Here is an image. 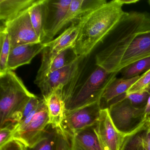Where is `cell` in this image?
<instances>
[{"mask_svg": "<svg viewBox=\"0 0 150 150\" xmlns=\"http://www.w3.org/2000/svg\"><path fill=\"white\" fill-rule=\"evenodd\" d=\"M121 0L107 2L87 14L73 48L77 56L87 57L118 25L126 12Z\"/></svg>", "mask_w": 150, "mask_h": 150, "instance_id": "7a4b0ae2", "label": "cell"}, {"mask_svg": "<svg viewBox=\"0 0 150 150\" xmlns=\"http://www.w3.org/2000/svg\"><path fill=\"white\" fill-rule=\"evenodd\" d=\"M36 0H0V20L2 25L28 10Z\"/></svg>", "mask_w": 150, "mask_h": 150, "instance_id": "e0dca14e", "label": "cell"}, {"mask_svg": "<svg viewBox=\"0 0 150 150\" xmlns=\"http://www.w3.org/2000/svg\"><path fill=\"white\" fill-rule=\"evenodd\" d=\"M95 125L68 137L71 150H102L95 131Z\"/></svg>", "mask_w": 150, "mask_h": 150, "instance_id": "ac0fdd59", "label": "cell"}, {"mask_svg": "<svg viewBox=\"0 0 150 150\" xmlns=\"http://www.w3.org/2000/svg\"><path fill=\"white\" fill-rule=\"evenodd\" d=\"M0 150H27V146L18 140H12L0 147Z\"/></svg>", "mask_w": 150, "mask_h": 150, "instance_id": "f1b7e54d", "label": "cell"}, {"mask_svg": "<svg viewBox=\"0 0 150 150\" xmlns=\"http://www.w3.org/2000/svg\"><path fill=\"white\" fill-rule=\"evenodd\" d=\"M64 87L59 86L43 98L47 106L50 124L62 131L63 121L65 117V103L63 97Z\"/></svg>", "mask_w": 150, "mask_h": 150, "instance_id": "5bb4252c", "label": "cell"}, {"mask_svg": "<svg viewBox=\"0 0 150 150\" xmlns=\"http://www.w3.org/2000/svg\"><path fill=\"white\" fill-rule=\"evenodd\" d=\"M150 96V89H148L132 93L126 94L125 98L137 108H144Z\"/></svg>", "mask_w": 150, "mask_h": 150, "instance_id": "cb8c5ba5", "label": "cell"}, {"mask_svg": "<svg viewBox=\"0 0 150 150\" xmlns=\"http://www.w3.org/2000/svg\"><path fill=\"white\" fill-rule=\"evenodd\" d=\"M86 57L79 56L73 62L66 66L48 74L38 85L43 98L46 97L59 86H63V93L69 96L77 88L81 67Z\"/></svg>", "mask_w": 150, "mask_h": 150, "instance_id": "52a82bcc", "label": "cell"}, {"mask_svg": "<svg viewBox=\"0 0 150 150\" xmlns=\"http://www.w3.org/2000/svg\"><path fill=\"white\" fill-rule=\"evenodd\" d=\"M144 108H136L125 97L110 105L108 109L117 129L124 134L130 135L145 124Z\"/></svg>", "mask_w": 150, "mask_h": 150, "instance_id": "ba28073f", "label": "cell"}, {"mask_svg": "<svg viewBox=\"0 0 150 150\" xmlns=\"http://www.w3.org/2000/svg\"><path fill=\"white\" fill-rule=\"evenodd\" d=\"M117 74L109 73L97 66L85 82L78 86L65 101L66 113L94 103H100L103 92Z\"/></svg>", "mask_w": 150, "mask_h": 150, "instance_id": "277c9868", "label": "cell"}, {"mask_svg": "<svg viewBox=\"0 0 150 150\" xmlns=\"http://www.w3.org/2000/svg\"><path fill=\"white\" fill-rule=\"evenodd\" d=\"M50 125L47 106L42 98L34 111L13 126L12 140L32 147L42 138Z\"/></svg>", "mask_w": 150, "mask_h": 150, "instance_id": "5b68a950", "label": "cell"}, {"mask_svg": "<svg viewBox=\"0 0 150 150\" xmlns=\"http://www.w3.org/2000/svg\"><path fill=\"white\" fill-rule=\"evenodd\" d=\"M73 23L54 40L45 43L41 66L35 83L38 85L47 76L49 67L53 59L65 50L73 48L84 22L85 16Z\"/></svg>", "mask_w": 150, "mask_h": 150, "instance_id": "8992f818", "label": "cell"}, {"mask_svg": "<svg viewBox=\"0 0 150 150\" xmlns=\"http://www.w3.org/2000/svg\"><path fill=\"white\" fill-rule=\"evenodd\" d=\"M139 130L125 138L120 150H146L141 143Z\"/></svg>", "mask_w": 150, "mask_h": 150, "instance_id": "d4e9b609", "label": "cell"}, {"mask_svg": "<svg viewBox=\"0 0 150 150\" xmlns=\"http://www.w3.org/2000/svg\"><path fill=\"white\" fill-rule=\"evenodd\" d=\"M58 131L57 150H70V144L68 136L59 129Z\"/></svg>", "mask_w": 150, "mask_h": 150, "instance_id": "4316f807", "label": "cell"}, {"mask_svg": "<svg viewBox=\"0 0 150 150\" xmlns=\"http://www.w3.org/2000/svg\"><path fill=\"white\" fill-rule=\"evenodd\" d=\"M107 2L105 0H72L65 16L52 34L49 42L69 24L79 21L90 11Z\"/></svg>", "mask_w": 150, "mask_h": 150, "instance_id": "4fadbf2b", "label": "cell"}, {"mask_svg": "<svg viewBox=\"0 0 150 150\" xmlns=\"http://www.w3.org/2000/svg\"><path fill=\"white\" fill-rule=\"evenodd\" d=\"M95 131L102 150H121L125 138L129 136L117 129L108 108L101 110Z\"/></svg>", "mask_w": 150, "mask_h": 150, "instance_id": "30bf717a", "label": "cell"}, {"mask_svg": "<svg viewBox=\"0 0 150 150\" xmlns=\"http://www.w3.org/2000/svg\"><path fill=\"white\" fill-rule=\"evenodd\" d=\"M150 113V96L147 100V103L144 108V115L146 118H147Z\"/></svg>", "mask_w": 150, "mask_h": 150, "instance_id": "f546056e", "label": "cell"}, {"mask_svg": "<svg viewBox=\"0 0 150 150\" xmlns=\"http://www.w3.org/2000/svg\"><path fill=\"white\" fill-rule=\"evenodd\" d=\"M101 109L100 103H94L66 113L62 131L68 137L96 125Z\"/></svg>", "mask_w": 150, "mask_h": 150, "instance_id": "9c48e42d", "label": "cell"}, {"mask_svg": "<svg viewBox=\"0 0 150 150\" xmlns=\"http://www.w3.org/2000/svg\"><path fill=\"white\" fill-rule=\"evenodd\" d=\"M78 57L74 52L73 48L65 50L53 59L49 67L47 75L66 66L73 62Z\"/></svg>", "mask_w": 150, "mask_h": 150, "instance_id": "603a6c76", "label": "cell"}, {"mask_svg": "<svg viewBox=\"0 0 150 150\" xmlns=\"http://www.w3.org/2000/svg\"><path fill=\"white\" fill-rule=\"evenodd\" d=\"M35 96L13 71L0 75V129L13 127L23 107Z\"/></svg>", "mask_w": 150, "mask_h": 150, "instance_id": "3957f363", "label": "cell"}, {"mask_svg": "<svg viewBox=\"0 0 150 150\" xmlns=\"http://www.w3.org/2000/svg\"><path fill=\"white\" fill-rule=\"evenodd\" d=\"M28 10L1 25L7 31L11 49L23 45L42 43L33 28Z\"/></svg>", "mask_w": 150, "mask_h": 150, "instance_id": "8fae6325", "label": "cell"}, {"mask_svg": "<svg viewBox=\"0 0 150 150\" xmlns=\"http://www.w3.org/2000/svg\"><path fill=\"white\" fill-rule=\"evenodd\" d=\"M44 0H36L28 10L33 28L42 43L46 39L44 30Z\"/></svg>", "mask_w": 150, "mask_h": 150, "instance_id": "d6986e66", "label": "cell"}, {"mask_svg": "<svg viewBox=\"0 0 150 150\" xmlns=\"http://www.w3.org/2000/svg\"><path fill=\"white\" fill-rule=\"evenodd\" d=\"M13 126H7L0 129V147L12 140Z\"/></svg>", "mask_w": 150, "mask_h": 150, "instance_id": "83f0119b", "label": "cell"}, {"mask_svg": "<svg viewBox=\"0 0 150 150\" xmlns=\"http://www.w3.org/2000/svg\"><path fill=\"white\" fill-rule=\"evenodd\" d=\"M71 1L72 0H44V30L48 42L53 31L65 16Z\"/></svg>", "mask_w": 150, "mask_h": 150, "instance_id": "7c38bea8", "label": "cell"}, {"mask_svg": "<svg viewBox=\"0 0 150 150\" xmlns=\"http://www.w3.org/2000/svg\"><path fill=\"white\" fill-rule=\"evenodd\" d=\"M45 48V43L28 44L11 49L8 67L9 71L30 64L33 59L43 51Z\"/></svg>", "mask_w": 150, "mask_h": 150, "instance_id": "9a60e30c", "label": "cell"}, {"mask_svg": "<svg viewBox=\"0 0 150 150\" xmlns=\"http://www.w3.org/2000/svg\"><path fill=\"white\" fill-rule=\"evenodd\" d=\"M105 40V46L96 54V64L109 73H118L150 57V14L126 12Z\"/></svg>", "mask_w": 150, "mask_h": 150, "instance_id": "6da1fadb", "label": "cell"}, {"mask_svg": "<svg viewBox=\"0 0 150 150\" xmlns=\"http://www.w3.org/2000/svg\"><path fill=\"white\" fill-rule=\"evenodd\" d=\"M122 3L124 5H129V4H135L139 2V0H121Z\"/></svg>", "mask_w": 150, "mask_h": 150, "instance_id": "4dcf8cb0", "label": "cell"}, {"mask_svg": "<svg viewBox=\"0 0 150 150\" xmlns=\"http://www.w3.org/2000/svg\"><path fill=\"white\" fill-rule=\"evenodd\" d=\"M146 126L148 127V129L150 130V113L149 115L147 116V118H146Z\"/></svg>", "mask_w": 150, "mask_h": 150, "instance_id": "1f68e13d", "label": "cell"}, {"mask_svg": "<svg viewBox=\"0 0 150 150\" xmlns=\"http://www.w3.org/2000/svg\"><path fill=\"white\" fill-rule=\"evenodd\" d=\"M58 131L51 125L39 141L27 150H57Z\"/></svg>", "mask_w": 150, "mask_h": 150, "instance_id": "ffe728a7", "label": "cell"}, {"mask_svg": "<svg viewBox=\"0 0 150 150\" xmlns=\"http://www.w3.org/2000/svg\"><path fill=\"white\" fill-rule=\"evenodd\" d=\"M150 69V57L138 60L123 69L120 73L123 79H131L139 76Z\"/></svg>", "mask_w": 150, "mask_h": 150, "instance_id": "7402d4cb", "label": "cell"}, {"mask_svg": "<svg viewBox=\"0 0 150 150\" xmlns=\"http://www.w3.org/2000/svg\"><path fill=\"white\" fill-rule=\"evenodd\" d=\"M148 3H149V5L150 6V0H149V1H148Z\"/></svg>", "mask_w": 150, "mask_h": 150, "instance_id": "d6a6232c", "label": "cell"}, {"mask_svg": "<svg viewBox=\"0 0 150 150\" xmlns=\"http://www.w3.org/2000/svg\"><path fill=\"white\" fill-rule=\"evenodd\" d=\"M140 75L131 79H117L115 77L109 84L102 95L100 101L101 109L108 108L110 102L126 94L131 87L139 79Z\"/></svg>", "mask_w": 150, "mask_h": 150, "instance_id": "2e32d148", "label": "cell"}, {"mask_svg": "<svg viewBox=\"0 0 150 150\" xmlns=\"http://www.w3.org/2000/svg\"><path fill=\"white\" fill-rule=\"evenodd\" d=\"M70 150H71V148H70Z\"/></svg>", "mask_w": 150, "mask_h": 150, "instance_id": "836d02e7", "label": "cell"}, {"mask_svg": "<svg viewBox=\"0 0 150 150\" xmlns=\"http://www.w3.org/2000/svg\"><path fill=\"white\" fill-rule=\"evenodd\" d=\"M150 89V69L140 75L139 79L128 90L126 94Z\"/></svg>", "mask_w": 150, "mask_h": 150, "instance_id": "484cf974", "label": "cell"}, {"mask_svg": "<svg viewBox=\"0 0 150 150\" xmlns=\"http://www.w3.org/2000/svg\"><path fill=\"white\" fill-rule=\"evenodd\" d=\"M0 75L8 71V62L11 50V45L6 28L1 25L0 28Z\"/></svg>", "mask_w": 150, "mask_h": 150, "instance_id": "44dd1931", "label": "cell"}]
</instances>
